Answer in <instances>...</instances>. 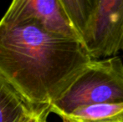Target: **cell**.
<instances>
[{
    "instance_id": "6da1fadb",
    "label": "cell",
    "mask_w": 123,
    "mask_h": 122,
    "mask_svg": "<svg viewBox=\"0 0 123 122\" xmlns=\"http://www.w3.org/2000/svg\"><path fill=\"white\" fill-rule=\"evenodd\" d=\"M91 60L80 41L0 20V75L34 107L58 100Z\"/></svg>"
},
{
    "instance_id": "7a4b0ae2",
    "label": "cell",
    "mask_w": 123,
    "mask_h": 122,
    "mask_svg": "<svg viewBox=\"0 0 123 122\" xmlns=\"http://www.w3.org/2000/svg\"><path fill=\"white\" fill-rule=\"evenodd\" d=\"M105 103H123V62L119 56L91 60L49 110L62 119L77 108Z\"/></svg>"
},
{
    "instance_id": "3957f363",
    "label": "cell",
    "mask_w": 123,
    "mask_h": 122,
    "mask_svg": "<svg viewBox=\"0 0 123 122\" xmlns=\"http://www.w3.org/2000/svg\"><path fill=\"white\" fill-rule=\"evenodd\" d=\"M80 41L92 60L123 51V0H93Z\"/></svg>"
},
{
    "instance_id": "277c9868",
    "label": "cell",
    "mask_w": 123,
    "mask_h": 122,
    "mask_svg": "<svg viewBox=\"0 0 123 122\" xmlns=\"http://www.w3.org/2000/svg\"><path fill=\"white\" fill-rule=\"evenodd\" d=\"M2 18L8 22H34L49 34L80 42L60 0H14Z\"/></svg>"
},
{
    "instance_id": "5b68a950",
    "label": "cell",
    "mask_w": 123,
    "mask_h": 122,
    "mask_svg": "<svg viewBox=\"0 0 123 122\" xmlns=\"http://www.w3.org/2000/svg\"><path fill=\"white\" fill-rule=\"evenodd\" d=\"M36 108L29 105L0 75V122H20Z\"/></svg>"
},
{
    "instance_id": "8992f818",
    "label": "cell",
    "mask_w": 123,
    "mask_h": 122,
    "mask_svg": "<svg viewBox=\"0 0 123 122\" xmlns=\"http://www.w3.org/2000/svg\"><path fill=\"white\" fill-rule=\"evenodd\" d=\"M62 120L70 122H123V103H105L77 108Z\"/></svg>"
},
{
    "instance_id": "52a82bcc",
    "label": "cell",
    "mask_w": 123,
    "mask_h": 122,
    "mask_svg": "<svg viewBox=\"0 0 123 122\" xmlns=\"http://www.w3.org/2000/svg\"><path fill=\"white\" fill-rule=\"evenodd\" d=\"M60 2L80 39V34L92 8L93 0H60Z\"/></svg>"
},
{
    "instance_id": "ba28073f",
    "label": "cell",
    "mask_w": 123,
    "mask_h": 122,
    "mask_svg": "<svg viewBox=\"0 0 123 122\" xmlns=\"http://www.w3.org/2000/svg\"><path fill=\"white\" fill-rule=\"evenodd\" d=\"M44 107H46V106H44ZM43 108L44 107L36 108L32 113H30L29 115L25 116V117L20 121V122H38L39 121V116H40L41 111H42Z\"/></svg>"
},
{
    "instance_id": "9c48e42d",
    "label": "cell",
    "mask_w": 123,
    "mask_h": 122,
    "mask_svg": "<svg viewBox=\"0 0 123 122\" xmlns=\"http://www.w3.org/2000/svg\"><path fill=\"white\" fill-rule=\"evenodd\" d=\"M50 113L49 108V107H44L41 111L40 116H39V119L38 122H48V116L49 114Z\"/></svg>"
},
{
    "instance_id": "30bf717a",
    "label": "cell",
    "mask_w": 123,
    "mask_h": 122,
    "mask_svg": "<svg viewBox=\"0 0 123 122\" xmlns=\"http://www.w3.org/2000/svg\"><path fill=\"white\" fill-rule=\"evenodd\" d=\"M63 122H70V121H66V120H63Z\"/></svg>"
}]
</instances>
